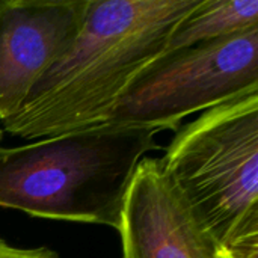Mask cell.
I'll use <instances>...</instances> for the list:
<instances>
[{
	"label": "cell",
	"instance_id": "cell-1",
	"mask_svg": "<svg viewBox=\"0 0 258 258\" xmlns=\"http://www.w3.org/2000/svg\"><path fill=\"white\" fill-rule=\"evenodd\" d=\"M201 0H89L67 53L39 79L3 130L42 139L106 124L122 95L163 56Z\"/></svg>",
	"mask_w": 258,
	"mask_h": 258
},
{
	"label": "cell",
	"instance_id": "cell-2",
	"mask_svg": "<svg viewBox=\"0 0 258 258\" xmlns=\"http://www.w3.org/2000/svg\"><path fill=\"white\" fill-rule=\"evenodd\" d=\"M156 130L101 124L0 147V207L118 231L124 200Z\"/></svg>",
	"mask_w": 258,
	"mask_h": 258
},
{
	"label": "cell",
	"instance_id": "cell-3",
	"mask_svg": "<svg viewBox=\"0 0 258 258\" xmlns=\"http://www.w3.org/2000/svg\"><path fill=\"white\" fill-rule=\"evenodd\" d=\"M159 162L221 252L258 258V92L180 127Z\"/></svg>",
	"mask_w": 258,
	"mask_h": 258
},
{
	"label": "cell",
	"instance_id": "cell-4",
	"mask_svg": "<svg viewBox=\"0 0 258 258\" xmlns=\"http://www.w3.org/2000/svg\"><path fill=\"white\" fill-rule=\"evenodd\" d=\"M258 92V27L165 53L133 82L106 124L178 130L186 116Z\"/></svg>",
	"mask_w": 258,
	"mask_h": 258
},
{
	"label": "cell",
	"instance_id": "cell-5",
	"mask_svg": "<svg viewBox=\"0 0 258 258\" xmlns=\"http://www.w3.org/2000/svg\"><path fill=\"white\" fill-rule=\"evenodd\" d=\"M89 0H0V121L9 119L79 35Z\"/></svg>",
	"mask_w": 258,
	"mask_h": 258
},
{
	"label": "cell",
	"instance_id": "cell-6",
	"mask_svg": "<svg viewBox=\"0 0 258 258\" xmlns=\"http://www.w3.org/2000/svg\"><path fill=\"white\" fill-rule=\"evenodd\" d=\"M122 258H219V248L162 171L145 157L128 186L118 228Z\"/></svg>",
	"mask_w": 258,
	"mask_h": 258
},
{
	"label": "cell",
	"instance_id": "cell-7",
	"mask_svg": "<svg viewBox=\"0 0 258 258\" xmlns=\"http://www.w3.org/2000/svg\"><path fill=\"white\" fill-rule=\"evenodd\" d=\"M257 27L258 0H201L174 29L165 53L221 41Z\"/></svg>",
	"mask_w": 258,
	"mask_h": 258
},
{
	"label": "cell",
	"instance_id": "cell-8",
	"mask_svg": "<svg viewBox=\"0 0 258 258\" xmlns=\"http://www.w3.org/2000/svg\"><path fill=\"white\" fill-rule=\"evenodd\" d=\"M0 258H59L48 248H17L0 239Z\"/></svg>",
	"mask_w": 258,
	"mask_h": 258
},
{
	"label": "cell",
	"instance_id": "cell-9",
	"mask_svg": "<svg viewBox=\"0 0 258 258\" xmlns=\"http://www.w3.org/2000/svg\"><path fill=\"white\" fill-rule=\"evenodd\" d=\"M219 258H231V257H228V255H225L224 252H221V251H219Z\"/></svg>",
	"mask_w": 258,
	"mask_h": 258
},
{
	"label": "cell",
	"instance_id": "cell-10",
	"mask_svg": "<svg viewBox=\"0 0 258 258\" xmlns=\"http://www.w3.org/2000/svg\"><path fill=\"white\" fill-rule=\"evenodd\" d=\"M2 136H3V130H0V141H2Z\"/></svg>",
	"mask_w": 258,
	"mask_h": 258
}]
</instances>
